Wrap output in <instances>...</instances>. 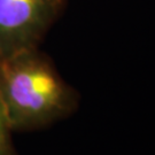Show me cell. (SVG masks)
I'll list each match as a JSON object with an SVG mask.
<instances>
[{"label": "cell", "mask_w": 155, "mask_h": 155, "mask_svg": "<svg viewBox=\"0 0 155 155\" xmlns=\"http://www.w3.org/2000/svg\"><path fill=\"white\" fill-rule=\"evenodd\" d=\"M14 132L6 113L5 106L0 97V155H17L12 133Z\"/></svg>", "instance_id": "obj_3"}, {"label": "cell", "mask_w": 155, "mask_h": 155, "mask_svg": "<svg viewBox=\"0 0 155 155\" xmlns=\"http://www.w3.org/2000/svg\"><path fill=\"white\" fill-rule=\"evenodd\" d=\"M0 97L13 131L39 130L75 111L77 94L37 48L0 60Z\"/></svg>", "instance_id": "obj_1"}, {"label": "cell", "mask_w": 155, "mask_h": 155, "mask_svg": "<svg viewBox=\"0 0 155 155\" xmlns=\"http://www.w3.org/2000/svg\"><path fill=\"white\" fill-rule=\"evenodd\" d=\"M0 60H1V58H0Z\"/></svg>", "instance_id": "obj_4"}, {"label": "cell", "mask_w": 155, "mask_h": 155, "mask_svg": "<svg viewBox=\"0 0 155 155\" xmlns=\"http://www.w3.org/2000/svg\"><path fill=\"white\" fill-rule=\"evenodd\" d=\"M63 0H0V58L37 48Z\"/></svg>", "instance_id": "obj_2"}]
</instances>
